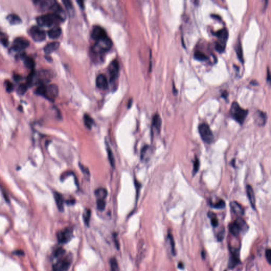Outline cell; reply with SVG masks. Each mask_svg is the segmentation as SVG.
<instances>
[{"label": "cell", "mask_w": 271, "mask_h": 271, "mask_svg": "<svg viewBox=\"0 0 271 271\" xmlns=\"http://www.w3.org/2000/svg\"><path fill=\"white\" fill-rule=\"evenodd\" d=\"M28 40L24 38H17L13 43L12 48L15 51H22L29 46Z\"/></svg>", "instance_id": "11"}, {"label": "cell", "mask_w": 271, "mask_h": 271, "mask_svg": "<svg viewBox=\"0 0 271 271\" xmlns=\"http://www.w3.org/2000/svg\"><path fill=\"white\" fill-rule=\"evenodd\" d=\"M265 256H266V259H267L268 263H269V264H271V250L270 249H267L266 250V252H265Z\"/></svg>", "instance_id": "44"}, {"label": "cell", "mask_w": 271, "mask_h": 271, "mask_svg": "<svg viewBox=\"0 0 271 271\" xmlns=\"http://www.w3.org/2000/svg\"><path fill=\"white\" fill-rule=\"evenodd\" d=\"M1 42L4 46H7L8 45V40L5 38L1 39Z\"/></svg>", "instance_id": "48"}, {"label": "cell", "mask_w": 271, "mask_h": 271, "mask_svg": "<svg viewBox=\"0 0 271 271\" xmlns=\"http://www.w3.org/2000/svg\"><path fill=\"white\" fill-rule=\"evenodd\" d=\"M198 130L201 138L204 142L208 144L212 143L214 140V136L208 125L201 123L199 126Z\"/></svg>", "instance_id": "7"}, {"label": "cell", "mask_w": 271, "mask_h": 271, "mask_svg": "<svg viewBox=\"0 0 271 271\" xmlns=\"http://www.w3.org/2000/svg\"><path fill=\"white\" fill-rule=\"evenodd\" d=\"M5 85H6V89L7 92H11L13 90V85L11 82L10 81H6L5 82Z\"/></svg>", "instance_id": "43"}, {"label": "cell", "mask_w": 271, "mask_h": 271, "mask_svg": "<svg viewBox=\"0 0 271 271\" xmlns=\"http://www.w3.org/2000/svg\"><path fill=\"white\" fill-rule=\"evenodd\" d=\"M39 7L42 11L51 10H54L55 6L57 4L56 1L52 0H45V1H38L35 2Z\"/></svg>", "instance_id": "13"}, {"label": "cell", "mask_w": 271, "mask_h": 271, "mask_svg": "<svg viewBox=\"0 0 271 271\" xmlns=\"http://www.w3.org/2000/svg\"><path fill=\"white\" fill-rule=\"evenodd\" d=\"M267 115L263 111L257 110L254 115L255 123L259 127H263L265 125L267 122Z\"/></svg>", "instance_id": "15"}, {"label": "cell", "mask_w": 271, "mask_h": 271, "mask_svg": "<svg viewBox=\"0 0 271 271\" xmlns=\"http://www.w3.org/2000/svg\"><path fill=\"white\" fill-rule=\"evenodd\" d=\"M97 208L99 210L103 211L104 210V209L105 208V200L103 199H97Z\"/></svg>", "instance_id": "39"}, {"label": "cell", "mask_w": 271, "mask_h": 271, "mask_svg": "<svg viewBox=\"0 0 271 271\" xmlns=\"http://www.w3.org/2000/svg\"><path fill=\"white\" fill-rule=\"evenodd\" d=\"M208 217L211 219V223L212 226L213 227H217V226H218L219 222H218V220L216 217V215L212 212H209L208 213Z\"/></svg>", "instance_id": "34"}, {"label": "cell", "mask_w": 271, "mask_h": 271, "mask_svg": "<svg viewBox=\"0 0 271 271\" xmlns=\"http://www.w3.org/2000/svg\"><path fill=\"white\" fill-rule=\"evenodd\" d=\"M72 261L71 255H69L64 259H62L53 265L52 271H67L70 267Z\"/></svg>", "instance_id": "8"}, {"label": "cell", "mask_w": 271, "mask_h": 271, "mask_svg": "<svg viewBox=\"0 0 271 271\" xmlns=\"http://www.w3.org/2000/svg\"><path fill=\"white\" fill-rule=\"evenodd\" d=\"M14 77H15V80H19V79L20 78V76H19V75H15Z\"/></svg>", "instance_id": "54"}, {"label": "cell", "mask_w": 271, "mask_h": 271, "mask_svg": "<svg viewBox=\"0 0 271 271\" xmlns=\"http://www.w3.org/2000/svg\"><path fill=\"white\" fill-rule=\"evenodd\" d=\"M250 84L251 85H259V83H258V82L256 81H254V80H253L252 81L250 82Z\"/></svg>", "instance_id": "51"}, {"label": "cell", "mask_w": 271, "mask_h": 271, "mask_svg": "<svg viewBox=\"0 0 271 271\" xmlns=\"http://www.w3.org/2000/svg\"><path fill=\"white\" fill-rule=\"evenodd\" d=\"M230 257L228 266L230 269H233L239 263V255L238 250L237 248H232L230 249Z\"/></svg>", "instance_id": "14"}, {"label": "cell", "mask_w": 271, "mask_h": 271, "mask_svg": "<svg viewBox=\"0 0 271 271\" xmlns=\"http://www.w3.org/2000/svg\"><path fill=\"white\" fill-rule=\"evenodd\" d=\"M213 35L218 38L216 42L215 48L219 52H222L225 50L226 44L228 39V32L226 28H223L218 31L212 32Z\"/></svg>", "instance_id": "4"}, {"label": "cell", "mask_w": 271, "mask_h": 271, "mask_svg": "<svg viewBox=\"0 0 271 271\" xmlns=\"http://www.w3.org/2000/svg\"><path fill=\"white\" fill-rule=\"evenodd\" d=\"M169 241L171 242L172 253L173 255H175L176 253V250H175V243H174V239H173V236L171 234H169Z\"/></svg>", "instance_id": "41"}, {"label": "cell", "mask_w": 271, "mask_h": 271, "mask_svg": "<svg viewBox=\"0 0 271 271\" xmlns=\"http://www.w3.org/2000/svg\"><path fill=\"white\" fill-rule=\"evenodd\" d=\"M7 19L8 20V22L11 24V25H18L21 22V19L20 17L15 15V14H11L8 16Z\"/></svg>", "instance_id": "26"}, {"label": "cell", "mask_w": 271, "mask_h": 271, "mask_svg": "<svg viewBox=\"0 0 271 271\" xmlns=\"http://www.w3.org/2000/svg\"><path fill=\"white\" fill-rule=\"evenodd\" d=\"M63 2L64 3L66 8L67 9L69 14L71 15H73L74 13V7H73L72 2L68 0H64V1H63Z\"/></svg>", "instance_id": "33"}, {"label": "cell", "mask_w": 271, "mask_h": 271, "mask_svg": "<svg viewBox=\"0 0 271 271\" xmlns=\"http://www.w3.org/2000/svg\"><path fill=\"white\" fill-rule=\"evenodd\" d=\"M211 207L217 209H222L226 206V203L223 200H220L217 202L213 203L210 202V203Z\"/></svg>", "instance_id": "31"}, {"label": "cell", "mask_w": 271, "mask_h": 271, "mask_svg": "<svg viewBox=\"0 0 271 271\" xmlns=\"http://www.w3.org/2000/svg\"><path fill=\"white\" fill-rule=\"evenodd\" d=\"M246 192L248 199L249 201L251 206L254 210H256V200L255 197L254 192L253 189L252 187L249 185L247 186L246 187Z\"/></svg>", "instance_id": "19"}, {"label": "cell", "mask_w": 271, "mask_h": 271, "mask_svg": "<svg viewBox=\"0 0 271 271\" xmlns=\"http://www.w3.org/2000/svg\"><path fill=\"white\" fill-rule=\"evenodd\" d=\"M80 165V168H81L82 172L84 174V175H87L88 176H89L90 175V172H89V171L88 170V169L86 168V167H84L83 165Z\"/></svg>", "instance_id": "45"}, {"label": "cell", "mask_w": 271, "mask_h": 271, "mask_svg": "<svg viewBox=\"0 0 271 271\" xmlns=\"http://www.w3.org/2000/svg\"><path fill=\"white\" fill-rule=\"evenodd\" d=\"M224 233H225L224 230H222L221 232H219L218 234V235H217V238H218V240L219 241H221L223 239V237H224Z\"/></svg>", "instance_id": "46"}, {"label": "cell", "mask_w": 271, "mask_h": 271, "mask_svg": "<svg viewBox=\"0 0 271 271\" xmlns=\"http://www.w3.org/2000/svg\"><path fill=\"white\" fill-rule=\"evenodd\" d=\"M162 119L159 115L156 114L153 117L152 124V134H159L161 132Z\"/></svg>", "instance_id": "16"}, {"label": "cell", "mask_w": 271, "mask_h": 271, "mask_svg": "<svg viewBox=\"0 0 271 271\" xmlns=\"http://www.w3.org/2000/svg\"><path fill=\"white\" fill-rule=\"evenodd\" d=\"M230 114L233 119L242 125L246 120L248 111L241 108L237 102H234L232 103L230 108Z\"/></svg>", "instance_id": "3"}, {"label": "cell", "mask_w": 271, "mask_h": 271, "mask_svg": "<svg viewBox=\"0 0 271 271\" xmlns=\"http://www.w3.org/2000/svg\"><path fill=\"white\" fill-rule=\"evenodd\" d=\"M109 72L110 76V82H113L117 79L119 72V63L117 59L113 61L109 66Z\"/></svg>", "instance_id": "12"}, {"label": "cell", "mask_w": 271, "mask_h": 271, "mask_svg": "<svg viewBox=\"0 0 271 271\" xmlns=\"http://www.w3.org/2000/svg\"><path fill=\"white\" fill-rule=\"evenodd\" d=\"M35 76V71H34V70H32L30 72V73H29V74L27 78V85H32V84L33 83Z\"/></svg>", "instance_id": "37"}, {"label": "cell", "mask_w": 271, "mask_h": 271, "mask_svg": "<svg viewBox=\"0 0 271 271\" xmlns=\"http://www.w3.org/2000/svg\"><path fill=\"white\" fill-rule=\"evenodd\" d=\"M267 81H270V74H269V69H267Z\"/></svg>", "instance_id": "53"}, {"label": "cell", "mask_w": 271, "mask_h": 271, "mask_svg": "<svg viewBox=\"0 0 271 271\" xmlns=\"http://www.w3.org/2000/svg\"><path fill=\"white\" fill-rule=\"evenodd\" d=\"M30 35L35 42H41L46 39L45 32L37 26H34L30 29Z\"/></svg>", "instance_id": "9"}, {"label": "cell", "mask_w": 271, "mask_h": 271, "mask_svg": "<svg viewBox=\"0 0 271 271\" xmlns=\"http://www.w3.org/2000/svg\"><path fill=\"white\" fill-rule=\"evenodd\" d=\"M178 268L181 269H184V265L183 263H182V262H180V263H179V264H178Z\"/></svg>", "instance_id": "49"}, {"label": "cell", "mask_w": 271, "mask_h": 271, "mask_svg": "<svg viewBox=\"0 0 271 271\" xmlns=\"http://www.w3.org/2000/svg\"><path fill=\"white\" fill-rule=\"evenodd\" d=\"M91 37L96 41L107 37L106 32L100 26H95L92 30Z\"/></svg>", "instance_id": "17"}, {"label": "cell", "mask_w": 271, "mask_h": 271, "mask_svg": "<svg viewBox=\"0 0 271 271\" xmlns=\"http://www.w3.org/2000/svg\"><path fill=\"white\" fill-rule=\"evenodd\" d=\"M194 59L199 61H206L208 59V57L206 55L200 51H196L194 54Z\"/></svg>", "instance_id": "30"}, {"label": "cell", "mask_w": 271, "mask_h": 271, "mask_svg": "<svg viewBox=\"0 0 271 271\" xmlns=\"http://www.w3.org/2000/svg\"><path fill=\"white\" fill-rule=\"evenodd\" d=\"M13 254L16 255L18 256H23V255H25V253L23 252V251L22 250H17L13 252Z\"/></svg>", "instance_id": "47"}, {"label": "cell", "mask_w": 271, "mask_h": 271, "mask_svg": "<svg viewBox=\"0 0 271 271\" xmlns=\"http://www.w3.org/2000/svg\"><path fill=\"white\" fill-rule=\"evenodd\" d=\"M84 122L86 127L89 129H91L94 123V121L89 115L86 114L84 116Z\"/></svg>", "instance_id": "29"}, {"label": "cell", "mask_w": 271, "mask_h": 271, "mask_svg": "<svg viewBox=\"0 0 271 271\" xmlns=\"http://www.w3.org/2000/svg\"><path fill=\"white\" fill-rule=\"evenodd\" d=\"M105 145H106V152H107V154H108L109 161L111 166L112 167H114L115 166V159L112 151L111 150L110 147L108 143L107 142H105Z\"/></svg>", "instance_id": "25"}, {"label": "cell", "mask_w": 271, "mask_h": 271, "mask_svg": "<svg viewBox=\"0 0 271 271\" xmlns=\"http://www.w3.org/2000/svg\"><path fill=\"white\" fill-rule=\"evenodd\" d=\"M97 87L101 90H106L108 88V82L106 76L103 74H100L96 79Z\"/></svg>", "instance_id": "18"}, {"label": "cell", "mask_w": 271, "mask_h": 271, "mask_svg": "<svg viewBox=\"0 0 271 271\" xmlns=\"http://www.w3.org/2000/svg\"><path fill=\"white\" fill-rule=\"evenodd\" d=\"M152 147L148 145L144 146L141 152V159L142 161L147 162L150 159V157L152 154Z\"/></svg>", "instance_id": "20"}, {"label": "cell", "mask_w": 271, "mask_h": 271, "mask_svg": "<svg viewBox=\"0 0 271 271\" xmlns=\"http://www.w3.org/2000/svg\"><path fill=\"white\" fill-rule=\"evenodd\" d=\"M73 236V229L70 227L65 228L57 234L58 240L62 244H65L69 242Z\"/></svg>", "instance_id": "10"}, {"label": "cell", "mask_w": 271, "mask_h": 271, "mask_svg": "<svg viewBox=\"0 0 271 271\" xmlns=\"http://www.w3.org/2000/svg\"><path fill=\"white\" fill-rule=\"evenodd\" d=\"M228 95V94L227 92L225 91L222 94V97H223V98H226L227 97Z\"/></svg>", "instance_id": "52"}, {"label": "cell", "mask_w": 271, "mask_h": 271, "mask_svg": "<svg viewBox=\"0 0 271 271\" xmlns=\"http://www.w3.org/2000/svg\"><path fill=\"white\" fill-rule=\"evenodd\" d=\"M91 211L90 209H86L84 211L83 215V220L84 222L86 225H89V222H90V218H91Z\"/></svg>", "instance_id": "35"}, {"label": "cell", "mask_w": 271, "mask_h": 271, "mask_svg": "<svg viewBox=\"0 0 271 271\" xmlns=\"http://www.w3.org/2000/svg\"><path fill=\"white\" fill-rule=\"evenodd\" d=\"M65 253V250L63 248H59L57 249L56 251L55 252L54 255L56 257H59L63 256V255Z\"/></svg>", "instance_id": "42"}, {"label": "cell", "mask_w": 271, "mask_h": 271, "mask_svg": "<svg viewBox=\"0 0 271 271\" xmlns=\"http://www.w3.org/2000/svg\"><path fill=\"white\" fill-rule=\"evenodd\" d=\"M200 167V161L199 159L196 157L193 162V175H194L198 173Z\"/></svg>", "instance_id": "38"}, {"label": "cell", "mask_w": 271, "mask_h": 271, "mask_svg": "<svg viewBox=\"0 0 271 271\" xmlns=\"http://www.w3.org/2000/svg\"><path fill=\"white\" fill-rule=\"evenodd\" d=\"M62 34V29L58 26H55L48 32V36L51 39H57L60 37Z\"/></svg>", "instance_id": "23"}, {"label": "cell", "mask_w": 271, "mask_h": 271, "mask_svg": "<svg viewBox=\"0 0 271 271\" xmlns=\"http://www.w3.org/2000/svg\"><path fill=\"white\" fill-rule=\"evenodd\" d=\"M112 45V42L107 36L96 41L92 47V52L95 54H102L110 50Z\"/></svg>", "instance_id": "5"}, {"label": "cell", "mask_w": 271, "mask_h": 271, "mask_svg": "<svg viewBox=\"0 0 271 271\" xmlns=\"http://www.w3.org/2000/svg\"><path fill=\"white\" fill-rule=\"evenodd\" d=\"M28 87L27 84H22L20 85L19 86V88L18 89V93L20 95H23L25 93V92L27 91Z\"/></svg>", "instance_id": "40"}, {"label": "cell", "mask_w": 271, "mask_h": 271, "mask_svg": "<svg viewBox=\"0 0 271 271\" xmlns=\"http://www.w3.org/2000/svg\"><path fill=\"white\" fill-rule=\"evenodd\" d=\"M65 13H51L38 17L37 23L42 27H50L64 21Z\"/></svg>", "instance_id": "1"}, {"label": "cell", "mask_w": 271, "mask_h": 271, "mask_svg": "<svg viewBox=\"0 0 271 271\" xmlns=\"http://www.w3.org/2000/svg\"><path fill=\"white\" fill-rule=\"evenodd\" d=\"M35 93L44 96L48 100L54 101L59 94V88L55 84L40 85L35 90Z\"/></svg>", "instance_id": "2"}, {"label": "cell", "mask_w": 271, "mask_h": 271, "mask_svg": "<svg viewBox=\"0 0 271 271\" xmlns=\"http://www.w3.org/2000/svg\"><path fill=\"white\" fill-rule=\"evenodd\" d=\"M23 59L24 61V64L25 65V67L27 69H31L32 71L34 70V67L35 66V63L34 59L30 57L26 56Z\"/></svg>", "instance_id": "27"}, {"label": "cell", "mask_w": 271, "mask_h": 271, "mask_svg": "<svg viewBox=\"0 0 271 271\" xmlns=\"http://www.w3.org/2000/svg\"><path fill=\"white\" fill-rule=\"evenodd\" d=\"M173 94H177V90L176 89V88H175V85H174V84L173 83Z\"/></svg>", "instance_id": "50"}, {"label": "cell", "mask_w": 271, "mask_h": 271, "mask_svg": "<svg viewBox=\"0 0 271 271\" xmlns=\"http://www.w3.org/2000/svg\"><path fill=\"white\" fill-rule=\"evenodd\" d=\"M60 46L59 42H52L47 45L44 48V52L47 54H49L58 49Z\"/></svg>", "instance_id": "22"}, {"label": "cell", "mask_w": 271, "mask_h": 271, "mask_svg": "<svg viewBox=\"0 0 271 271\" xmlns=\"http://www.w3.org/2000/svg\"><path fill=\"white\" fill-rule=\"evenodd\" d=\"M235 50H236L238 57V59H239L240 61L242 63H244V59H243L242 47L240 42H238V44H237V45L235 47Z\"/></svg>", "instance_id": "32"}, {"label": "cell", "mask_w": 271, "mask_h": 271, "mask_svg": "<svg viewBox=\"0 0 271 271\" xmlns=\"http://www.w3.org/2000/svg\"><path fill=\"white\" fill-rule=\"evenodd\" d=\"M230 207L232 209V211H233V212L235 215H244L245 211H244V209L243 208L242 206L238 203L236 201H232L230 203Z\"/></svg>", "instance_id": "21"}, {"label": "cell", "mask_w": 271, "mask_h": 271, "mask_svg": "<svg viewBox=\"0 0 271 271\" xmlns=\"http://www.w3.org/2000/svg\"><path fill=\"white\" fill-rule=\"evenodd\" d=\"M111 271H119V265L117 259L112 258L110 259Z\"/></svg>", "instance_id": "36"}, {"label": "cell", "mask_w": 271, "mask_h": 271, "mask_svg": "<svg viewBox=\"0 0 271 271\" xmlns=\"http://www.w3.org/2000/svg\"><path fill=\"white\" fill-rule=\"evenodd\" d=\"M54 198L57 206L59 210L61 211H63L64 210V199L63 196L59 192H55Z\"/></svg>", "instance_id": "24"}, {"label": "cell", "mask_w": 271, "mask_h": 271, "mask_svg": "<svg viewBox=\"0 0 271 271\" xmlns=\"http://www.w3.org/2000/svg\"><path fill=\"white\" fill-rule=\"evenodd\" d=\"M95 194L98 199L105 200V199L106 198V196L108 195V192H107L106 189L100 188V189H97L95 191Z\"/></svg>", "instance_id": "28"}, {"label": "cell", "mask_w": 271, "mask_h": 271, "mask_svg": "<svg viewBox=\"0 0 271 271\" xmlns=\"http://www.w3.org/2000/svg\"><path fill=\"white\" fill-rule=\"evenodd\" d=\"M248 229V226L244 220L239 218L229 226V229L234 236H237L242 232H246Z\"/></svg>", "instance_id": "6"}]
</instances>
